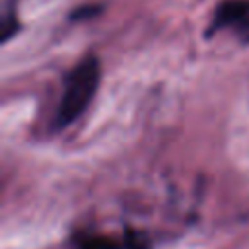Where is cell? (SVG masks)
Returning <instances> with one entry per match:
<instances>
[{
    "label": "cell",
    "mask_w": 249,
    "mask_h": 249,
    "mask_svg": "<svg viewBox=\"0 0 249 249\" xmlns=\"http://www.w3.org/2000/svg\"><path fill=\"white\" fill-rule=\"evenodd\" d=\"M99 78H101V68L95 56H86L66 74L62 95L53 119L54 128H66L78 117L84 115V111L88 109V105L91 103L97 91Z\"/></svg>",
    "instance_id": "6da1fadb"
},
{
    "label": "cell",
    "mask_w": 249,
    "mask_h": 249,
    "mask_svg": "<svg viewBox=\"0 0 249 249\" xmlns=\"http://www.w3.org/2000/svg\"><path fill=\"white\" fill-rule=\"evenodd\" d=\"M230 29L243 41H249V0H224L218 4L206 35Z\"/></svg>",
    "instance_id": "7a4b0ae2"
},
{
    "label": "cell",
    "mask_w": 249,
    "mask_h": 249,
    "mask_svg": "<svg viewBox=\"0 0 249 249\" xmlns=\"http://www.w3.org/2000/svg\"><path fill=\"white\" fill-rule=\"evenodd\" d=\"M80 249H119V247L109 237H86L80 243Z\"/></svg>",
    "instance_id": "3957f363"
},
{
    "label": "cell",
    "mask_w": 249,
    "mask_h": 249,
    "mask_svg": "<svg viewBox=\"0 0 249 249\" xmlns=\"http://www.w3.org/2000/svg\"><path fill=\"white\" fill-rule=\"evenodd\" d=\"M16 31H18V19H16V14L8 10V12L4 14V18H2V41H8Z\"/></svg>",
    "instance_id": "277c9868"
},
{
    "label": "cell",
    "mask_w": 249,
    "mask_h": 249,
    "mask_svg": "<svg viewBox=\"0 0 249 249\" xmlns=\"http://www.w3.org/2000/svg\"><path fill=\"white\" fill-rule=\"evenodd\" d=\"M101 10V6H84V8H78L76 12H72V19H84V18H93L97 12Z\"/></svg>",
    "instance_id": "5b68a950"
}]
</instances>
